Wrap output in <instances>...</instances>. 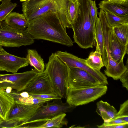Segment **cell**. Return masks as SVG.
I'll use <instances>...</instances> for the list:
<instances>
[{
	"instance_id": "83f0119b",
	"label": "cell",
	"mask_w": 128,
	"mask_h": 128,
	"mask_svg": "<svg viewBox=\"0 0 128 128\" xmlns=\"http://www.w3.org/2000/svg\"><path fill=\"white\" fill-rule=\"evenodd\" d=\"M116 118L121 119L128 122V100L121 104L120 110L117 112Z\"/></svg>"
},
{
	"instance_id": "4316f807",
	"label": "cell",
	"mask_w": 128,
	"mask_h": 128,
	"mask_svg": "<svg viewBox=\"0 0 128 128\" xmlns=\"http://www.w3.org/2000/svg\"><path fill=\"white\" fill-rule=\"evenodd\" d=\"M0 5V22L4 20L7 16L16 6L17 4L11 0H2Z\"/></svg>"
},
{
	"instance_id": "d6986e66",
	"label": "cell",
	"mask_w": 128,
	"mask_h": 128,
	"mask_svg": "<svg viewBox=\"0 0 128 128\" xmlns=\"http://www.w3.org/2000/svg\"><path fill=\"white\" fill-rule=\"evenodd\" d=\"M30 65L33 66L39 73L44 71L45 66L44 61L35 50L28 49L26 57Z\"/></svg>"
},
{
	"instance_id": "5bb4252c",
	"label": "cell",
	"mask_w": 128,
	"mask_h": 128,
	"mask_svg": "<svg viewBox=\"0 0 128 128\" xmlns=\"http://www.w3.org/2000/svg\"><path fill=\"white\" fill-rule=\"evenodd\" d=\"M108 47L110 56L114 60L119 63L123 62L124 56L128 53V45H124L120 42L111 27L109 32Z\"/></svg>"
},
{
	"instance_id": "4fadbf2b",
	"label": "cell",
	"mask_w": 128,
	"mask_h": 128,
	"mask_svg": "<svg viewBox=\"0 0 128 128\" xmlns=\"http://www.w3.org/2000/svg\"><path fill=\"white\" fill-rule=\"evenodd\" d=\"M42 104L27 105L14 101L4 120H19L21 121L20 125L24 121L31 117Z\"/></svg>"
},
{
	"instance_id": "7402d4cb",
	"label": "cell",
	"mask_w": 128,
	"mask_h": 128,
	"mask_svg": "<svg viewBox=\"0 0 128 128\" xmlns=\"http://www.w3.org/2000/svg\"><path fill=\"white\" fill-rule=\"evenodd\" d=\"M94 35L96 43V50L99 52L102 55L104 49V44L103 31L99 18L96 23Z\"/></svg>"
},
{
	"instance_id": "4dcf8cb0",
	"label": "cell",
	"mask_w": 128,
	"mask_h": 128,
	"mask_svg": "<svg viewBox=\"0 0 128 128\" xmlns=\"http://www.w3.org/2000/svg\"><path fill=\"white\" fill-rule=\"evenodd\" d=\"M30 96L32 97L42 99H50L52 100L56 99H62V98L60 96L57 94H44L30 95Z\"/></svg>"
},
{
	"instance_id": "7c38bea8",
	"label": "cell",
	"mask_w": 128,
	"mask_h": 128,
	"mask_svg": "<svg viewBox=\"0 0 128 128\" xmlns=\"http://www.w3.org/2000/svg\"><path fill=\"white\" fill-rule=\"evenodd\" d=\"M26 58L18 57L5 51L0 46V70L16 73L20 68L28 66Z\"/></svg>"
},
{
	"instance_id": "f1b7e54d",
	"label": "cell",
	"mask_w": 128,
	"mask_h": 128,
	"mask_svg": "<svg viewBox=\"0 0 128 128\" xmlns=\"http://www.w3.org/2000/svg\"><path fill=\"white\" fill-rule=\"evenodd\" d=\"M88 4L90 14L94 24L95 25L96 21L98 18L97 16L98 8L96 2V0H88Z\"/></svg>"
},
{
	"instance_id": "e575fe53",
	"label": "cell",
	"mask_w": 128,
	"mask_h": 128,
	"mask_svg": "<svg viewBox=\"0 0 128 128\" xmlns=\"http://www.w3.org/2000/svg\"><path fill=\"white\" fill-rule=\"evenodd\" d=\"M20 0V1L21 2H23V1H26V0Z\"/></svg>"
},
{
	"instance_id": "3957f363",
	"label": "cell",
	"mask_w": 128,
	"mask_h": 128,
	"mask_svg": "<svg viewBox=\"0 0 128 128\" xmlns=\"http://www.w3.org/2000/svg\"><path fill=\"white\" fill-rule=\"evenodd\" d=\"M44 71L48 75L55 92L62 98L66 99L68 91L67 66L57 56L52 53Z\"/></svg>"
},
{
	"instance_id": "d4e9b609",
	"label": "cell",
	"mask_w": 128,
	"mask_h": 128,
	"mask_svg": "<svg viewBox=\"0 0 128 128\" xmlns=\"http://www.w3.org/2000/svg\"><path fill=\"white\" fill-rule=\"evenodd\" d=\"M80 4L79 0H69L68 11L71 25L77 19L80 13Z\"/></svg>"
},
{
	"instance_id": "8d00e7d4",
	"label": "cell",
	"mask_w": 128,
	"mask_h": 128,
	"mask_svg": "<svg viewBox=\"0 0 128 128\" xmlns=\"http://www.w3.org/2000/svg\"><path fill=\"white\" fill-rule=\"evenodd\" d=\"M104 1H108V0H103Z\"/></svg>"
},
{
	"instance_id": "2e32d148",
	"label": "cell",
	"mask_w": 128,
	"mask_h": 128,
	"mask_svg": "<svg viewBox=\"0 0 128 128\" xmlns=\"http://www.w3.org/2000/svg\"><path fill=\"white\" fill-rule=\"evenodd\" d=\"M4 20L9 26L20 30H25L27 27L28 22L23 14L16 12H11Z\"/></svg>"
},
{
	"instance_id": "ac0fdd59",
	"label": "cell",
	"mask_w": 128,
	"mask_h": 128,
	"mask_svg": "<svg viewBox=\"0 0 128 128\" xmlns=\"http://www.w3.org/2000/svg\"><path fill=\"white\" fill-rule=\"evenodd\" d=\"M14 102V98L4 90L0 89V117L5 120Z\"/></svg>"
},
{
	"instance_id": "ffe728a7",
	"label": "cell",
	"mask_w": 128,
	"mask_h": 128,
	"mask_svg": "<svg viewBox=\"0 0 128 128\" xmlns=\"http://www.w3.org/2000/svg\"><path fill=\"white\" fill-rule=\"evenodd\" d=\"M8 93L14 98V101L18 103L27 105L38 104L37 98L30 96L26 91L17 92L12 90Z\"/></svg>"
},
{
	"instance_id": "277c9868",
	"label": "cell",
	"mask_w": 128,
	"mask_h": 128,
	"mask_svg": "<svg viewBox=\"0 0 128 128\" xmlns=\"http://www.w3.org/2000/svg\"><path fill=\"white\" fill-rule=\"evenodd\" d=\"M53 100L52 102H47L45 105L42 104L31 117L23 122L17 128H36L39 124L60 114L70 112L76 107L66 102H63L61 99Z\"/></svg>"
},
{
	"instance_id": "74e56055",
	"label": "cell",
	"mask_w": 128,
	"mask_h": 128,
	"mask_svg": "<svg viewBox=\"0 0 128 128\" xmlns=\"http://www.w3.org/2000/svg\"><path fill=\"white\" fill-rule=\"evenodd\" d=\"M2 0H0V2H1V1Z\"/></svg>"
},
{
	"instance_id": "1f68e13d",
	"label": "cell",
	"mask_w": 128,
	"mask_h": 128,
	"mask_svg": "<svg viewBox=\"0 0 128 128\" xmlns=\"http://www.w3.org/2000/svg\"><path fill=\"white\" fill-rule=\"evenodd\" d=\"M122 83L123 87L126 88L128 90V67L122 74L119 78Z\"/></svg>"
},
{
	"instance_id": "6da1fadb",
	"label": "cell",
	"mask_w": 128,
	"mask_h": 128,
	"mask_svg": "<svg viewBox=\"0 0 128 128\" xmlns=\"http://www.w3.org/2000/svg\"><path fill=\"white\" fill-rule=\"evenodd\" d=\"M26 30L34 39L47 40L68 47L73 45L58 14L52 11L28 22Z\"/></svg>"
},
{
	"instance_id": "836d02e7",
	"label": "cell",
	"mask_w": 128,
	"mask_h": 128,
	"mask_svg": "<svg viewBox=\"0 0 128 128\" xmlns=\"http://www.w3.org/2000/svg\"><path fill=\"white\" fill-rule=\"evenodd\" d=\"M108 1L122 4L128 3V0H108Z\"/></svg>"
},
{
	"instance_id": "44dd1931",
	"label": "cell",
	"mask_w": 128,
	"mask_h": 128,
	"mask_svg": "<svg viewBox=\"0 0 128 128\" xmlns=\"http://www.w3.org/2000/svg\"><path fill=\"white\" fill-rule=\"evenodd\" d=\"M66 114L62 113L56 116L37 126L36 128H59L67 126L68 122L65 117Z\"/></svg>"
},
{
	"instance_id": "ba28073f",
	"label": "cell",
	"mask_w": 128,
	"mask_h": 128,
	"mask_svg": "<svg viewBox=\"0 0 128 128\" xmlns=\"http://www.w3.org/2000/svg\"><path fill=\"white\" fill-rule=\"evenodd\" d=\"M39 73L35 69L20 73L0 74V89L24 91L29 83Z\"/></svg>"
},
{
	"instance_id": "7a4b0ae2",
	"label": "cell",
	"mask_w": 128,
	"mask_h": 128,
	"mask_svg": "<svg viewBox=\"0 0 128 128\" xmlns=\"http://www.w3.org/2000/svg\"><path fill=\"white\" fill-rule=\"evenodd\" d=\"M69 0H28L22 3V11L28 21L49 11L58 14L64 28H72L68 11Z\"/></svg>"
},
{
	"instance_id": "5b68a950",
	"label": "cell",
	"mask_w": 128,
	"mask_h": 128,
	"mask_svg": "<svg viewBox=\"0 0 128 128\" xmlns=\"http://www.w3.org/2000/svg\"><path fill=\"white\" fill-rule=\"evenodd\" d=\"M100 19L104 38V48L102 58L106 68L104 70V73L108 77H112L114 80H117L128 67V59L126 64L124 66L123 62L119 63L112 58L108 47L109 32L111 27L108 24L105 17H102Z\"/></svg>"
},
{
	"instance_id": "603a6c76",
	"label": "cell",
	"mask_w": 128,
	"mask_h": 128,
	"mask_svg": "<svg viewBox=\"0 0 128 128\" xmlns=\"http://www.w3.org/2000/svg\"><path fill=\"white\" fill-rule=\"evenodd\" d=\"M115 35L123 44L128 45V23L112 27Z\"/></svg>"
},
{
	"instance_id": "8fae6325",
	"label": "cell",
	"mask_w": 128,
	"mask_h": 128,
	"mask_svg": "<svg viewBox=\"0 0 128 128\" xmlns=\"http://www.w3.org/2000/svg\"><path fill=\"white\" fill-rule=\"evenodd\" d=\"M24 91L27 92L30 95L57 94L54 92L50 79L44 71L38 73L29 83Z\"/></svg>"
},
{
	"instance_id": "d590c367",
	"label": "cell",
	"mask_w": 128,
	"mask_h": 128,
	"mask_svg": "<svg viewBox=\"0 0 128 128\" xmlns=\"http://www.w3.org/2000/svg\"><path fill=\"white\" fill-rule=\"evenodd\" d=\"M4 120L0 117V121H3Z\"/></svg>"
},
{
	"instance_id": "484cf974",
	"label": "cell",
	"mask_w": 128,
	"mask_h": 128,
	"mask_svg": "<svg viewBox=\"0 0 128 128\" xmlns=\"http://www.w3.org/2000/svg\"><path fill=\"white\" fill-rule=\"evenodd\" d=\"M104 11L105 12L107 21L111 27L128 23V16H118L114 15L107 11Z\"/></svg>"
},
{
	"instance_id": "30bf717a",
	"label": "cell",
	"mask_w": 128,
	"mask_h": 128,
	"mask_svg": "<svg viewBox=\"0 0 128 128\" xmlns=\"http://www.w3.org/2000/svg\"><path fill=\"white\" fill-rule=\"evenodd\" d=\"M67 68L68 88L78 89L102 84L98 80L82 69L68 66Z\"/></svg>"
},
{
	"instance_id": "e0dca14e",
	"label": "cell",
	"mask_w": 128,
	"mask_h": 128,
	"mask_svg": "<svg viewBox=\"0 0 128 128\" xmlns=\"http://www.w3.org/2000/svg\"><path fill=\"white\" fill-rule=\"evenodd\" d=\"M96 112L103 120L104 121L115 118L117 112L115 108L106 102L100 100L96 103Z\"/></svg>"
},
{
	"instance_id": "9c48e42d",
	"label": "cell",
	"mask_w": 128,
	"mask_h": 128,
	"mask_svg": "<svg viewBox=\"0 0 128 128\" xmlns=\"http://www.w3.org/2000/svg\"><path fill=\"white\" fill-rule=\"evenodd\" d=\"M58 57L66 66L70 68H78L89 73L98 80L102 85L108 84L107 78L100 70L93 68L86 63L85 59L81 58L67 52L58 51L56 52Z\"/></svg>"
},
{
	"instance_id": "cb8c5ba5",
	"label": "cell",
	"mask_w": 128,
	"mask_h": 128,
	"mask_svg": "<svg viewBox=\"0 0 128 128\" xmlns=\"http://www.w3.org/2000/svg\"><path fill=\"white\" fill-rule=\"evenodd\" d=\"M85 61L88 66L96 70H100L104 66L101 54L96 50L90 52L88 58L85 59Z\"/></svg>"
},
{
	"instance_id": "8992f818",
	"label": "cell",
	"mask_w": 128,
	"mask_h": 128,
	"mask_svg": "<svg viewBox=\"0 0 128 128\" xmlns=\"http://www.w3.org/2000/svg\"><path fill=\"white\" fill-rule=\"evenodd\" d=\"M34 39L26 31L14 28L4 21L0 22V46L19 47L32 44Z\"/></svg>"
},
{
	"instance_id": "d6a6232c",
	"label": "cell",
	"mask_w": 128,
	"mask_h": 128,
	"mask_svg": "<svg viewBox=\"0 0 128 128\" xmlns=\"http://www.w3.org/2000/svg\"><path fill=\"white\" fill-rule=\"evenodd\" d=\"M97 127L100 128H128V124H126L116 126H106L102 124L100 126H97Z\"/></svg>"
},
{
	"instance_id": "52a82bcc",
	"label": "cell",
	"mask_w": 128,
	"mask_h": 128,
	"mask_svg": "<svg viewBox=\"0 0 128 128\" xmlns=\"http://www.w3.org/2000/svg\"><path fill=\"white\" fill-rule=\"evenodd\" d=\"M107 90L106 85L102 84L78 89L68 88L66 102L76 106L87 104L105 94Z\"/></svg>"
},
{
	"instance_id": "9a60e30c",
	"label": "cell",
	"mask_w": 128,
	"mask_h": 128,
	"mask_svg": "<svg viewBox=\"0 0 128 128\" xmlns=\"http://www.w3.org/2000/svg\"><path fill=\"white\" fill-rule=\"evenodd\" d=\"M99 8L103 10H106L116 16H128V3L122 4L109 1H100Z\"/></svg>"
},
{
	"instance_id": "f546056e",
	"label": "cell",
	"mask_w": 128,
	"mask_h": 128,
	"mask_svg": "<svg viewBox=\"0 0 128 128\" xmlns=\"http://www.w3.org/2000/svg\"><path fill=\"white\" fill-rule=\"evenodd\" d=\"M126 122L120 118H115L105 121H104L102 124L106 126H116L128 124Z\"/></svg>"
}]
</instances>
